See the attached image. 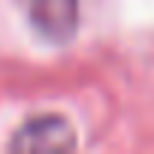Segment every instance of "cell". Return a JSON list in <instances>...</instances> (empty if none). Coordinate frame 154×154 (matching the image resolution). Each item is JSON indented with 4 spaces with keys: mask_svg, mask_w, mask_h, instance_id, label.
<instances>
[{
    "mask_svg": "<svg viewBox=\"0 0 154 154\" xmlns=\"http://www.w3.org/2000/svg\"><path fill=\"white\" fill-rule=\"evenodd\" d=\"M72 145H75V133L57 115H39L27 121L12 139L15 151H69Z\"/></svg>",
    "mask_w": 154,
    "mask_h": 154,
    "instance_id": "cell-1",
    "label": "cell"
},
{
    "mask_svg": "<svg viewBox=\"0 0 154 154\" xmlns=\"http://www.w3.org/2000/svg\"><path fill=\"white\" fill-rule=\"evenodd\" d=\"M24 9L48 39H66L79 21V0H24Z\"/></svg>",
    "mask_w": 154,
    "mask_h": 154,
    "instance_id": "cell-2",
    "label": "cell"
}]
</instances>
